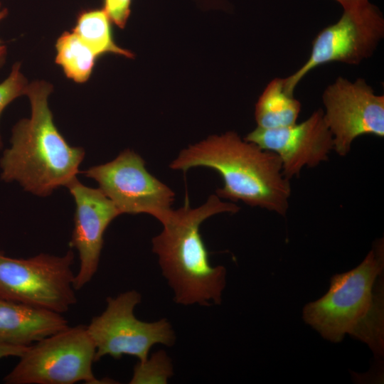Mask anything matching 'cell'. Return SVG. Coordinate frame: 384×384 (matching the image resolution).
Wrapping results in <instances>:
<instances>
[{"label": "cell", "instance_id": "obj_1", "mask_svg": "<svg viewBox=\"0 0 384 384\" xmlns=\"http://www.w3.org/2000/svg\"><path fill=\"white\" fill-rule=\"evenodd\" d=\"M196 166L210 168L221 176L223 186L216 190L218 197L286 215L290 180L275 153L230 131L188 146L169 164L170 169L184 172Z\"/></svg>", "mask_w": 384, "mask_h": 384}, {"label": "cell", "instance_id": "obj_2", "mask_svg": "<svg viewBox=\"0 0 384 384\" xmlns=\"http://www.w3.org/2000/svg\"><path fill=\"white\" fill-rule=\"evenodd\" d=\"M240 208L212 194L197 208H191L187 201L181 208L172 210L162 223V231L151 240L152 251L173 290L175 303L205 306L221 304L226 270L210 265L200 226L214 215L235 213Z\"/></svg>", "mask_w": 384, "mask_h": 384}, {"label": "cell", "instance_id": "obj_3", "mask_svg": "<svg viewBox=\"0 0 384 384\" xmlns=\"http://www.w3.org/2000/svg\"><path fill=\"white\" fill-rule=\"evenodd\" d=\"M383 239L377 240L355 268L334 274L327 292L303 309L304 321L324 338L341 342L346 334L384 353Z\"/></svg>", "mask_w": 384, "mask_h": 384}, {"label": "cell", "instance_id": "obj_4", "mask_svg": "<svg viewBox=\"0 0 384 384\" xmlns=\"http://www.w3.org/2000/svg\"><path fill=\"white\" fill-rule=\"evenodd\" d=\"M52 90L44 81L28 84L31 116L15 124L11 146L0 160L3 181H17L25 191L43 197L77 178L85 156L84 149L70 146L54 124L48 104Z\"/></svg>", "mask_w": 384, "mask_h": 384}, {"label": "cell", "instance_id": "obj_5", "mask_svg": "<svg viewBox=\"0 0 384 384\" xmlns=\"http://www.w3.org/2000/svg\"><path fill=\"white\" fill-rule=\"evenodd\" d=\"M95 351L87 326H68L29 346L4 381L7 384L105 383L102 381L106 380L97 379L92 372Z\"/></svg>", "mask_w": 384, "mask_h": 384}, {"label": "cell", "instance_id": "obj_6", "mask_svg": "<svg viewBox=\"0 0 384 384\" xmlns=\"http://www.w3.org/2000/svg\"><path fill=\"white\" fill-rule=\"evenodd\" d=\"M74 253L9 257L0 250V299L65 313L77 302Z\"/></svg>", "mask_w": 384, "mask_h": 384}, {"label": "cell", "instance_id": "obj_7", "mask_svg": "<svg viewBox=\"0 0 384 384\" xmlns=\"http://www.w3.org/2000/svg\"><path fill=\"white\" fill-rule=\"evenodd\" d=\"M141 300L142 296L136 290L107 298L105 309L87 326L95 346V361L105 356L119 359L129 355L143 362L154 345L174 344L175 332L166 319L145 322L134 316V310Z\"/></svg>", "mask_w": 384, "mask_h": 384}, {"label": "cell", "instance_id": "obj_8", "mask_svg": "<svg viewBox=\"0 0 384 384\" xmlns=\"http://www.w3.org/2000/svg\"><path fill=\"white\" fill-rule=\"evenodd\" d=\"M383 36L384 18L379 9L370 1L358 8L343 9L335 23L325 27L314 38L307 60L284 78L286 91L294 95L304 77L323 64H359L373 54Z\"/></svg>", "mask_w": 384, "mask_h": 384}, {"label": "cell", "instance_id": "obj_9", "mask_svg": "<svg viewBox=\"0 0 384 384\" xmlns=\"http://www.w3.org/2000/svg\"><path fill=\"white\" fill-rule=\"evenodd\" d=\"M83 173L97 182L121 214L147 213L162 224L173 210L174 192L151 174L144 160L129 149L112 161Z\"/></svg>", "mask_w": 384, "mask_h": 384}, {"label": "cell", "instance_id": "obj_10", "mask_svg": "<svg viewBox=\"0 0 384 384\" xmlns=\"http://www.w3.org/2000/svg\"><path fill=\"white\" fill-rule=\"evenodd\" d=\"M324 117L333 136L334 150L347 155L362 135L384 137V96L363 78H337L324 91Z\"/></svg>", "mask_w": 384, "mask_h": 384}, {"label": "cell", "instance_id": "obj_11", "mask_svg": "<svg viewBox=\"0 0 384 384\" xmlns=\"http://www.w3.org/2000/svg\"><path fill=\"white\" fill-rule=\"evenodd\" d=\"M244 139L275 153L289 180L299 176L304 167H314L328 160L334 150L333 136L322 109L301 123L274 129L257 127Z\"/></svg>", "mask_w": 384, "mask_h": 384}, {"label": "cell", "instance_id": "obj_12", "mask_svg": "<svg viewBox=\"0 0 384 384\" xmlns=\"http://www.w3.org/2000/svg\"><path fill=\"white\" fill-rule=\"evenodd\" d=\"M67 188L75 203L74 228L69 245L79 253L80 267L73 283L77 291L90 282L96 274L104 233L110 223L121 213L99 188L86 186L78 178Z\"/></svg>", "mask_w": 384, "mask_h": 384}, {"label": "cell", "instance_id": "obj_13", "mask_svg": "<svg viewBox=\"0 0 384 384\" xmlns=\"http://www.w3.org/2000/svg\"><path fill=\"white\" fill-rule=\"evenodd\" d=\"M68 326L60 313L0 299V343L29 346Z\"/></svg>", "mask_w": 384, "mask_h": 384}, {"label": "cell", "instance_id": "obj_14", "mask_svg": "<svg viewBox=\"0 0 384 384\" xmlns=\"http://www.w3.org/2000/svg\"><path fill=\"white\" fill-rule=\"evenodd\" d=\"M301 103L284 88V78H275L266 86L255 108L257 127L274 129L297 122Z\"/></svg>", "mask_w": 384, "mask_h": 384}, {"label": "cell", "instance_id": "obj_15", "mask_svg": "<svg viewBox=\"0 0 384 384\" xmlns=\"http://www.w3.org/2000/svg\"><path fill=\"white\" fill-rule=\"evenodd\" d=\"M110 21L103 9H84L78 13L73 31L97 56L111 53L133 58V53L122 48L114 41Z\"/></svg>", "mask_w": 384, "mask_h": 384}, {"label": "cell", "instance_id": "obj_16", "mask_svg": "<svg viewBox=\"0 0 384 384\" xmlns=\"http://www.w3.org/2000/svg\"><path fill=\"white\" fill-rule=\"evenodd\" d=\"M55 63L67 78L75 82H86L94 68L97 55L73 31H65L58 38Z\"/></svg>", "mask_w": 384, "mask_h": 384}, {"label": "cell", "instance_id": "obj_17", "mask_svg": "<svg viewBox=\"0 0 384 384\" xmlns=\"http://www.w3.org/2000/svg\"><path fill=\"white\" fill-rule=\"evenodd\" d=\"M173 375V367L165 351H159L150 358L139 361L134 368L131 384L167 383Z\"/></svg>", "mask_w": 384, "mask_h": 384}, {"label": "cell", "instance_id": "obj_18", "mask_svg": "<svg viewBox=\"0 0 384 384\" xmlns=\"http://www.w3.org/2000/svg\"><path fill=\"white\" fill-rule=\"evenodd\" d=\"M20 67L19 63H15L9 77L0 83V115L10 102L26 92L28 84ZM2 145L0 136V149Z\"/></svg>", "mask_w": 384, "mask_h": 384}, {"label": "cell", "instance_id": "obj_19", "mask_svg": "<svg viewBox=\"0 0 384 384\" xmlns=\"http://www.w3.org/2000/svg\"><path fill=\"white\" fill-rule=\"evenodd\" d=\"M132 0H103V9L111 21L124 28L131 12Z\"/></svg>", "mask_w": 384, "mask_h": 384}, {"label": "cell", "instance_id": "obj_20", "mask_svg": "<svg viewBox=\"0 0 384 384\" xmlns=\"http://www.w3.org/2000/svg\"><path fill=\"white\" fill-rule=\"evenodd\" d=\"M28 346H16L0 343V358L7 356L20 357Z\"/></svg>", "mask_w": 384, "mask_h": 384}, {"label": "cell", "instance_id": "obj_21", "mask_svg": "<svg viewBox=\"0 0 384 384\" xmlns=\"http://www.w3.org/2000/svg\"><path fill=\"white\" fill-rule=\"evenodd\" d=\"M342 6L343 9L358 8L369 2L368 0H334Z\"/></svg>", "mask_w": 384, "mask_h": 384}, {"label": "cell", "instance_id": "obj_22", "mask_svg": "<svg viewBox=\"0 0 384 384\" xmlns=\"http://www.w3.org/2000/svg\"><path fill=\"white\" fill-rule=\"evenodd\" d=\"M8 14V11L6 9H1V3H0V21H1L3 18H4ZM6 55V48L3 44L1 41L0 40V68L2 66L5 61V58Z\"/></svg>", "mask_w": 384, "mask_h": 384}]
</instances>
